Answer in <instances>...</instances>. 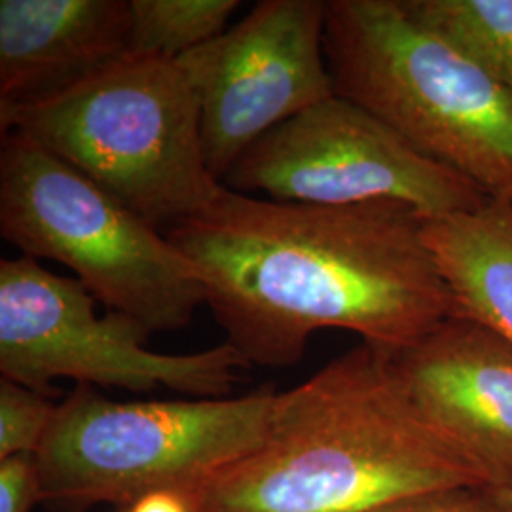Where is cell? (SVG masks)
<instances>
[{
	"instance_id": "obj_1",
	"label": "cell",
	"mask_w": 512,
	"mask_h": 512,
	"mask_svg": "<svg viewBox=\"0 0 512 512\" xmlns=\"http://www.w3.org/2000/svg\"><path fill=\"white\" fill-rule=\"evenodd\" d=\"M164 234L202 275L224 342L251 365H296L325 329L397 353L454 317L425 217L406 203L275 202L224 186Z\"/></svg>"
},
{
	"instance_id": "obj_2",
	"label": "cell",
	"mask_w": 512,
	"mask_h": 512,
	"mask_svg": "<svg viewBox=\"0 0 512 512\" xmlns=\"http://www.w3.org/2000/svg\"><path fill=\"white\" fill-rule=\"evenodd\" d=\"M488 480L414 403L393 353L359 346L279 391L264 440L188 495L196 512H370Z\"/></svg>"
},
{
	"instance_id": "obj_3",
	"label": "cell",
	"mask_w": 512,
	"mask_h": 512,
	"mask_svg": "<svg viewBox=\"0 0 512 512\" xmlns=\"http://www.w3.org/2000/svg\"><path fill=\"white\" fill-rule=\"evenodd\" d=\"M323 46L338 97L512 203V99L469 55L401 0H329Z\"/></svg>"
},
{
	"instance_id": "obj_4",
	"label": "cell",
	"mask_w": 512,
	"mask_h": 512,
	"mask_svg": "<svg viewBox=\"0 0 512 512\" xmlns=\"http://www.w3.org/2000/svg\"><path fill=\"white\" fill-rule=\"evenodd\" d=\"M19 131L156 228H171L224 188L205 162L202 110L181 59L126 55L67 92L0 110Z\"/></svg>"
},
{
	"instance_id": "obj_5",
	"label": "cell",
	"mask_w": 512,
	"mask_h": 512,
	"mask_svg": "<svg viewBox=\"0 0 512 512\" xmlns=\"http://www.w3.org/2000/svg\"><path fill=\"white\" fill-rule=\"evenodd\" d=\"M277 393L266 384L241 397L120 403L76 385L35 454L42 505L88 512L129 509L156 492L190 495L264 440Z\"/></svg>"
},
{
	"instance_id": "obj_6",
	"label": "cell",
	"mask_w": 512,
	"mask_h": 512,
	"mask_svg": "<svg viewBox=\"0 0 512 512\" xmlns=\"http://www.w3.org/2000/svg\"><path fill=\"white\" fill-rule=\"evenodd\" d=\"M0 234L152 334L186 329L205 304L202 275L160 228L19 131L2 133Z\"/></svg>"
},
{
	"instance_id": "obj_7",
	"label": "cell",
	"mask_w": 512,
	"mask_h": 512,
	"mask_svg": "<svg viewBox=\"0 0 512 512\" xmlns=\"http://www.w3.org/2000/svg\"><path fill=\"white\" fill-rule=\"evenodd\" d=\"M93 294L33 256L0 262V376L54 399L57 380L148 393L167 387L224 399L251 363L228 342L186 355L147 348L152 332L120 311L95 313Z\"/></svg>"
},
{
	"instance_id": "obj_8",
	"label": "cell",
	"mask_w": 512,
	"mask_h": 512,
	"mask_svg": "<svg viewBox=\"0 0 512 512\" xmlns=\"http://www.w3.org/2000/svg\"><path fill=\"white\" fill-rule=\"evenodd\" d=\"M222 184L239 194L313 205L401 202L425 219L475 211L490 198L423 156L368 110L338 95L258 139Z\"/></svg>"
},
{
	"instance_id": "obj_9",
	"label": "cell",
	"mask_w": 512,
	"mask_h": 512,
	"mask_svg": "<svg viewBox=\"0 0 512 512\" xmlns=\"http://www.w3.org/2000/svg\"><path fill=\"white\" fill-rule=\"evenodd\" d=\"M323 0H260L219 38L183 55L202 110L211 175L222 183L268 131L334 97Z\"/></svg>"
},
{
	"instance_id": "obj_10",
	"label": "cell",
	"mask_w": 512,
	"mask_h": 512,
	"mask_svg": "<svg viewBox=\"0 0 512 512\" xmlns=\"http://www.w3.org/2000/svg\"><path fill=\"white\" fill-rule=\"evenodd\" d=\"M421 412L459 444L488 480L512 484V346L494 330L450 317L393 353Z\"/></svg>"
},
{
	"instance_id": "obj_11",
	"label": "cell",
	"mask_w": 512,
	"mask_h": 512,
	"mask_svg": "<svg viewBox=\"0 0 512 512\" xmlns=\"http://www.w3.org/2000/svg\"><path fill=\"white\" fill-rule=\"evenodd\" d=\"M128 0H0V110L67 92L129 54Z\"/></svg>"
},
{
	"instance_id": "obj_12",
	"label": "cell",
	"mask_w": 512,
	"mask_h": 512,
	"mask_svg": "<svg viewBox=\"0 0 512 512\" xmlns=\"http://www.w3.org/2000/svg\"><path fill=\"white\" fill-rule=\"evenodd\" d=\"M425 239L454 298V317L476 321L512 346V203L425 219Z\"/></svg>"
},
{
	"instance_id": "obj_13",
	"label": "cell",
	"mask_w": 512,
	"mask_h": 512,
	"mask_svg": "<svg viewBox=\"0 0 512 512\" xmlns=\"http://www.w3.org/2000/svg\"><path fill=\"white\" fill-rule=\"evenodd\" d=\"M406 14L469 55L512 99V0H401Z\"/></svg>"
},
{
	"instance_id": "obj_14",
	"label": "cell",
	"mask_w": 512,
	"mask_h": 512,
	"mask_svg": "<svg viewBox=\"0 0 512 512\" xmlns=\"http://www.w3.org/2000/svg\"><path fill=\"white\" fill-rule=\"evenodd\" d=\"M129 55L181 59L226 33L239 0H129Z\"/></svg>"
},
{
	"instance_id": "obj_15",
	"label": "cell",
	"mask_w": 512,
	"mask_h": 512,
	"mask_svg": "<svg viewBox=\"0 0 512 512\" xmlns=\"http://www.w3.org/2000/svg\"><path fill=\"white\" fill-rule=\"evenodd\" d=\"M57 403L35 389L0 378V459L37 454Z\"/></svg>"
},
{
	"instance_id": "obj_16",
	"label": "cell",
	"mask_w": 512,
	"mask_h": 512,
	"mask_svg": "<svg viewBox=\"0 0 512 512\" xmlns=\"http://www.w3.org/2000/svg\"><path fill=\"white\" fill-rule=\"evenodd\" d=\"M370 512H499L484 488L456 486L391 501Z\"/></svg>"
},
{
	"instance_id": "obj_17",
	"label": "cell",
	"mask_w": 512,
	"mask_h": 512,
	"mask_svg": "<svg viewBox=\"0 0 512 512\" xmlns=\"http://www.w3.org/2000/svg\"><path fill=\"white\" fill-rule=\"evenodd\" d=\"M42 503L35 454L0 459V512H33Z\"/></svg>"
},
{
	"instance_id": "obj_18",
	"label": "cell",
	"mask_w": 512,
	"mask_h": 512,
	"mask_svg": "<svg viewBox=\"0 0 512 512\" xmlns=\"http://www.w3.org/2000/svg\"><path fill=\"white\" fill-rule=\"evenodd\" d=\"M128 512H196L192 499L183 492H156L135 501Z\"/></svg>"
},
{
	"instance_id": "obj_19",
	"label": "cell",
	"mask_w": 512,
	"mask_h": 512,
	"mask_svg": "<svg viewBox=\"0 0 512 512\" xmlns=\"http://www.w3.org/2000/svg\"><path fill=\"white\" fill-rule=\"evenodd\" d=\"M486 494L494 501L499 512H512V484L509 486H484Z\"/></svg>"
}]
</instances>
